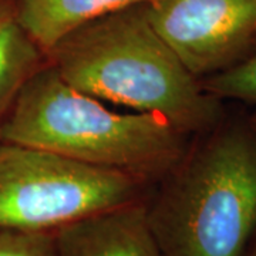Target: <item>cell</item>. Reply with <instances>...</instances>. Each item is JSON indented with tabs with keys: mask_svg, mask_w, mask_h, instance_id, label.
<instances>
[{
	"mask_svg": "<svg viewBox=\"0 0 256 256\" xmlns=\"http://www.w3.org/2000/svg\"><path fill=\"white\" fill-rule=\"evenodd\" d=\"M13 14V4H10L8 0H0V20Z\"/></svg>",
	"mask_w": 256,
	"mask_h": 256,
	"instance_id": "cell-11",
	"label": "cell"
},
{
	"mask_svg": "<svg viewBox=\"0 0 256 256\" xmlns=\"http://www.w3.org/2000/svg\"><path fill=\"white\" fill-rule=\"evenodd\" d=\"M146 13L196 78L236 63L256 43V0H151Z\"/></svg>",
	"mask_w": 256,
	"mask_h": 256,
	"instance_id": "cell-5",
	"label": "cell"
},
{
	"mask_svg": "<svg viewBox=\"0 0 256 256\" xmlns=\"http://www.w3.org/2000/svg\"><path fill=\"white\" fill-rule=\"evenodd\" d=\"M201 86L216 100L229 98L256 106V43L236 63L205 77Z\"/></svg>",
	"mask_w": 256,
	"mask_h": 256,
	"instance_id": "cell-9",
	"label": "cell"
},
{
	"mask_svg": "<svg viewBox=\"0 0 256 256\" xmlns=\"http://www.w3.org/2000/svg\"><path fill=\"white\" fill-rule=\"evenodd\" d=\"M151 0H16L13 16L42 53L74 30L118 10Z\"/></svg>",
	"mask_w": 256,
	"mask_h": 256,
	"instance_id": "cell-7",
	"label": "cell"
},
{
	"mask_svg": "<svg viewBox=\"0 0 256 256\" xmlns=\"http://www.w3.org/2000/svg\"><path fill=\"white\" fill-rule=\"evenodd\" d=\"M52 67L80 92L165 120L180 132L220 124V100L204 90L158 34L146 4L84 24L48 53Z\"/></svg>",
	"mask_w": 256,
	"mask_h": 256,
	"instance_id": "cell-1",
	"label": "cell"
},
{
	"mask_svg": "<svg viewBox=\"0 0 256 256\" xmlns=\"http://www.w3.org/2000/svg\"><path fill=\"white\" fill-rule=\"evenodd\" d=\"M140 201L136 176L0 140V229L53 234Z\"/></svg>",
	"mask_w": 256,
	"mask_h": 256,
	"instance_id": "cell-4",
	"label": "cell"
},
{
	"mask_svg": "<svg viewBox=\"0 0 256 256\" xmlns=\"http://www.w3.org/2000/svg\"><path fill=\"white\" fill-rule=\"evenodd\" d=\"M0 140L132 175L174 168L184 134L146 112H120L80 92L52 66L33 74L0 120Z\"/></svg>",
	"mask_w": 256,
	"mask_h": 256,
	"instance_id": "cell-2",
	"label": "cell"
},
{
	"mask_svg": "<svg viewBox=\"0 0 256 256\" xmlns=\"http://www.w3.org/2000/svg\"><path fill=\"white\" fill-rule=\"evenodd\" d=\"M42 54L13 14L0 20V120L24 82L40 68Z\"/></svg>",
	"mask_w": 256,
	"mask_h": 256,
	"instance_id": "cell-8",
	"label": "cell"
},
{
	"mask_svg": "<svg viewBox=\"0 0 256 256\" xmlns=\"http://www.w3.org/2000/svg\"><path fill=\"white\" fill-rule=\"evenodd\" d=\"M245 256H256V232L252 240H250V244H249V248H248Z\"/></svg>",
	"mask_w": 256,
	"mask_h": 256,
	"instance_id": "cell-12",
	"label": "cell"
},
{
	"mask_svg": "<svg viewBox=\"0 0 256 256\" xmlns=\"http://www.w3.org/2000/svg\"><path fill=\"white\" fill-rule=\"evenodd\" d=\"M249 124H250V127L254 128V131L256 132V116L254 117V118L250 120V121H249Z\"/></svg>",
	"mask_w": 256,
	"mask_h": 256,
	"instance_id": "cell-13",
	"label": "cell"
},
{
	"mask_svg": "<svg viewBox=\"0 0 256 256\" xmlns=\"http://www.w3.org/2000/svg\"><path fill=\"white\" fill-rule=\"evenodd\" d=\"M146 204L161 256H245L256 232V132L214 127Z\"/></svg>",
	"mask_w": 256,
	"mask_h": 256,
	"instance_id": "cell-3",
	"label": "cell"
},
{
	"mask_svg": "<svg viewBox=\"0 0 256 256\" xmlns=\"http://www.w3.org/2000/svg\"><path fill=\"white\" fill-rule=\"evenodd\" d=\"M56 256H161L144 202L126 204L53 232Z\"/></svg>",
	"mask_w": 256,
	"mask_h": 256,
	"instance_id": "cell-6",
	"label": "cell"
},
{
	"mask_svg": "<svg viewBox=\"0 0 256 256\" xmlns=\"http://www.w3.org/2000/svg\"><path fill=\"white\" fill-rule=\"evenodd\" d=\"M0 256H56L53 234L0 229Z\"/></svg>",
	"mask_w": 256,
	"mask_h": 256,
	"instance_id": "cell-10",
	"label": "cell"
}]
</instances>
